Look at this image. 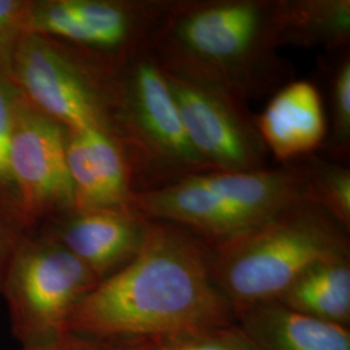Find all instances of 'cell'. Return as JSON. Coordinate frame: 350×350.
<instances>
[{
	"instance_id": "52a82bcc",
	"label": "cell",
	"mask_w": 350,
	"mask_h": 350,
	"mask_svg": "<svg viewBox=\"0 0 350 350\" xmlns=\"http://www.w3.org/2000/svg\"><path fill=\"white\" fill-rule=\"evenodd\" d=\"M98 283L60 243L39 231L26 234L0 289L16 340L23 348H33L65 336L75 308Z\"/></svg>"
},
{
	"instance_id": "e0dca14e",
	"label": "cell",
	"mask_w": 350,
	"mask_h": 350,
	"mask_svg": "<svg viewBox=\"0 0 350 350\" xmlns=\"http://www.w3.org/2000/svg\"><path fill=\"white\" fill-rule=\"evenodd\" d=\"M335 56L323 64L327 72L329 122L322 150L325 157L345 163L350 153V53L349 49L332 52ZM327 120V121H328Z\"/></svg>"
},
{
	"instance_id": "5b68a950",
	"label": "cell",
	"mask_w": 350,
	"mask_h": 350,
	"mask_svg": "<svg viewBox=\"0 0 350 350\" xmlns=\"http://www.w3.org/2000/svg\"><path fill=\"white\" fill-rule=\"evenodd\" d=\"M112 92L116 138L125 150L134 193L214 172L193 150L150 49L113 60Z\"/></svg>"
},
{
	"instance_id": "8fae6325",
	"label": "cell",
	"mask_w": 350,
	"mask_h": 350,
	"mask_svg": "<svg viewBox=\"0 0 350 350\" xmlns=\"http://www.w3.org/2000/svg\"><path fill=\"white\" fill-rule=\"evenodd\" d=\"M150 221L131 208L64 213L37 231L60 243L101 282L138 253Z\"/></svg>"
},
{
	"instance_id": "7a4b0ae2",
	"label": "cell",
	"mask_w": 350,
	"mask_h": 350,
	"mask_svg": "<svg viewBox=\"0 0 350 350\" xmlns=\"http://www.w3.org/2000/svg\"><path fill=\"white\" fill-rule=\"evenodd\" d=\"M276 12L278 0H173L150 53L163 72L247 104L293 81Z\"/></svg>"
},
{
	"instance_id": "ffe728a7",
	"label": "cell",
	"mask_w": 350,
	"mask_h": 350,
	"mask_svg": "<svg viewBox=\"0 0 350 350\" xmlns=\"http://www.w3.org/2000/svg\"><path fill=\"white\" fill-rule=\"evenodd\" d=\"M146 350H261L244 329L232 325L148 344Z\"/></svg>"
},
{
	"instance_id": "30bf717a",
	"label": "cell",
	"mask_w": 350,
	"mask_h": 350,
	"mask_svg": "<svg viewBox=\"0 0 350 350\" xmlns=\"http://www.w3.org/2000/svg\"><path fill=\"white\" fill-rule=\"evenodd\" d=\"M163 73L193 150L214 172L243 173L269 166V150L245 103Z\"/></svg>"
},
{
	"instance_id": "4fadbf2b",
	"label": "cell",
	"mask_w": 350,
	"mask_h": 350,
	"mask_svg": "<svg viewBox=\"0 0 350 350\" xmlns=\"http://www.w3.org/2000/svg\"><path fill=\"white\" fill-rule=\"evenodd\" d=\"M254 122L269 153L280 163L318 153L328 131L322 95L305 79L279 88Z\"/></svg>"
},
{
	"instance_id": "603a6c76",
	"label": "cell",
	"mask_w": 350,
	"mask_h": 350,
	"mask_svg": "<svg viewBox=\"0 0 350 350\" xmlns=\"http://www.w3.org/2000/svg\"><path fill=\"white\" fill-rule=\"evenodd\" d=\"M147 345L148 344H116L66 334L63 338L53 340L47 344L33 348H23V350H146Z\"/></svg>"
},
{
	"instance_id": "d6986e66",
	"label": "cell",
	"mask_w": 350,
	"mask_h": 350,
	"mask_svg": "<svg viewBox=\"0 0 350 350\" xmlns=\"http://www.w3.org/2000/svg\"><path fill=\"white\" fill-rule=\"evenodd\" d=\"M18 94L20 92L13 85L12 79L10 78L7 70L0 66V204L20 224L16 192L11 174L13 116Z\"/></svg>"
},
{
	"instance_id": "6da1fadb",
	"label": "cell",
	"mask_w": 350,
	"mask_h": 350,
	"mask_svg": "<svg viewBox=\"0 0 350 350\" xmlns=\"http://www.w3.org/2000/svg\"><path fill=\"white\" fill-rule=\"evenodd\" d=\"M212 261V248L187 228L150 221L137 256L78 304L68 334L137 345L231 325Z\"/></svg>"
},
{
	"instance_id": "9a60e30c",
	"label": "cell",
	"mask_w": 350,
	"mask_h": 350,
	"mask_svg": "<svg viewBox=\"0 0 350 350\" xmlns=\"http://www.w3.org/2000/svg\"><path fill=\"white\" fill-rule=\"evenodd\" d=\"M280 47H325L332 52L349 49V0H278Z\"/></svg>"
},
{
	"instance_id": "2e32d148",
	"label": "cell",
	"mask_w": 350,
	"mask_h": 350,
	"mask_svg": "<svg viewBox=\"0 0 350 350\" xmlns=\"http://www.w3.org/2000/svg\"><path fill=\"white\" fill-rule=\"evenodd\" d=\"M276 301L299 313L342 325L350 315L349 258L314 266Z\"/></svg>"
},
{
	"instance_id": "3957f363",
	"label": "cell",
	"mask_w": 350,
	"mask_h": 350,
	"mask_svg": "<svg viewBox=\"0 0 350 350\" xmlns=\"http://www.w3.org/2000/svg\"><path fill=\"white\" fill-rule=\"evenodd\" d=\"M308 200L301 160L243 173L205 172L134 193L130 208L150 221H165L218 248Z\"/></svg>"
},
{
	"instance_id": "8992f818",
	"label": "cell",
	"mask_w": 350,
	"mask_h": 350,
	"mask_svg": "<svg viewBox=\"0 0 350 350\" xmlns=\"http://www.w3.org/2000/svg\"><path fill=\"white\" fill-rule=\"evenodd\" d=\"M113 59L26 33L10 57L13 85L39 112L66 130H99L116 139Z\"/></svg>"
},
{
	"instance_id": "5bb4252c",
	"label": "cell",
	"mask_w": 350,
	"mask_h": 350,
	"mask_svg": "<svg viewBox=\"0 0 350 350\" xmlns=\"http://www.w3.org/2000/svg\"><path fill=\"white\" fill-rule=\"evenodd\" d=\"M244 329L261 350H350L349 331L340 323L292 310L279 301L244 313Z\"/></svg>"
},
{
	"instance_id": "ac0fdd59",
	"label": "cell",
	"mask_w": 350,
	"mask_h": 350,
	"mask_svg": "<svg viewBox=\"0 0 350 350\" xmlns=\"http://www.w3.org/2000/svg\"><path fill=\"white\" fill-rule=\"evenodd\" d=\"M300 160L306 174L308 200L321 206L349 231V167L318 153Z\"/></svg>"
},
{
	"instance_id": "9c48e42d",
	"label": "cell",
	"mask_w": 350,
	"mask_h": 350,
	"mask_svg": "<svg viewBox=\"0 0 350 350\" xmlns=\"http://www.w3.org/2000/svg\"><path fill=\"white\" fill-rule=\"evenodd\" d=\"M68 130L18 94L13 116L11 174L26 234L75 208L66 161Z\"/></svg>"
},
{
	"instance_id": "7c38bea8",
	"label": "cell",
	"mask_w": 350,
	"mask_h": 350,
	"mask_svg": "<svg viewBox=\"0 0 350 350\" xmlns=\"http://www.w3.org/2000/svg\"><path fill=\"white\" fill-rule=\"evenodd\" d=\"M66 161L77 212L127 209L133 175L121 144L99 130H68Z\"/></svg>"
},
{
	"instance_id": "ba28073f",
	"label": "cell",
	"mask_w": 350,
	"mask_h": 350,
	"mask_svg": "<svg viewBox=\"0 0 350 350\" xmlns=\"http://www.w3.org/2000/svg\"><path fill=\"white\" fill-rule=\"evenodd\" d=\"M173 0L30 1L26 33L113 60L148 50Z\"/></svg>"
},
{
	"instance_id": "277c9868",
	"label": "cell",
	"mask_w": 350,
	"mask_h": 350,
	"mask_svg": "<svg viewBox=\"0 0 350 350\" xmlns=\"http://www.w3.org/2000/svg\"><path fill=\"white\" fill-rule=\"evenodd\" d=\"M348 258V230L317 204L301 201L214 248L212 274L232 310L244 314L279 300L314 266Z\"/></svg>"
},
{
	"instance_id": "7402d4cb",
	"label": "cell",
	"mask_w": 350,
	"mask_h": 350,
	"mask_svg": "<svg viewBox=\"0 0 350 350\" xmlns=\"http://www.w3.org/2000/svg\"><path fill=\"white\" fill-rule=\"evenodd\" d=\"M25 235L16 218L0 204V289L13 253Z\"/></svg>"
},
{
	"instance_id": "44dd1931",
	"label": "cell",
	"mask_w": 350,
	"mask_h": 350,
	"mask_svg": "<svg viewBox=\"0 0 350 350\" xmlns=\"http://www.w3.org/2000/svg\"><path fill=\"white\" fill-rule=\"evenodd\" d=\"M30 0H0V66L7 70L18 39L26 34Z\"/></svg>"
}]
</instances>
